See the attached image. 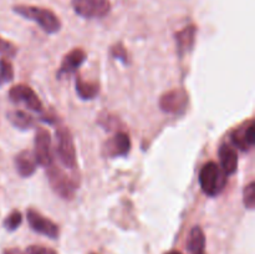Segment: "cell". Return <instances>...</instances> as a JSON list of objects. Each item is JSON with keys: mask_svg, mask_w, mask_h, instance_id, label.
Returning <instances> with one entry per match:
<instances>
[{"mask_svg": "<svg viewBox=\"0 0 255 254\" xmlns=\"http://www.w3.org/2000/svg\"><path fill=\"white\" fill-rule=\"evenodd\" d=\"M9 99L14 104H24L27 109L34 112L42 111L41 101L34 92V90L27 85L19 84L12 86L9 91Z\"/></svg>", "mask_w": 255, "mask_h": 254, "instance_id": "7", "label": "cell"}, {"mask_svg": "<svg viewBox=\"0 0 255 254\" xmlns=\"http://www.w3.org/2000/svg\"><path fill=\"white\" fill-rule=\"evenodd\" d=\"M74 11L85 19H101L111 10L110 0H71Z\"/></svg>", "mask_w": 255, "mask_h": 254, "instance_id": "5", "label": "cell"}, {"mask_svg": "<svg viewBox=\"0 0 255 254\" xmlns=\"http://www.w3.org/2000/svg\"><path fill=\"white\" fill-rule=\"evenodd\" d=\"M22 222V216L19 211H12L4 221V228L6 231L12 232L20 227Z\"/></svg>", "mask_w": 255, "mask_h": 254, "instance_id": "20", "label": "cell"}, {"mask_svg": "<svg viewBox=\"0 0 255 254\" xmlns=\"http://www.w3.org/2000/svg\"><path fill=\"white\" fill-rule=\"evenodd\" d=\"M206 248V237L201 227H193L189 233L187 249L191 254H204Z\"/></svg>", "mask_w": 255, "mask_h": 254, "instance_id": "16", "label": "cell"}, {"mask_svg": "<svg viewBox=\"0 0 255 254\" xmlns=\"http://www.w3.org/2000/svg\"><path fill=\"white\" fill-rule=\"evenodd\" d=\"M243 203L246 208L253 209L255 204V183L251 182L243 191Z\"/></svg>", "mask_w": 255, "mask_h": 254, "instance_id": "21", "label": "cell"}, {"mask_svg": "<svg viewBox=\"0 0 255 254\" xmlns=\"http://www.w3.org/2000/svg\"><path fill=\"white\" fill-rule=\"evenodd\" d=\"M16 46L12 45L11 42L6 41L2 37H0V55L6 57H12L16 55Z\"/></svg>", "mask_w": 255, "mask_h": 254, "instance_id": "22", "label": "cell"}, {"mask_svg": "<svg viewBox=\"0 0 255 254\" xmlns=\"http://www.w3.org/2000/svg\"><path fill=\"white\" fill-rule=\"evenodd\" d=\"M188 105V94L183 89H173L162 95L159 107L166 114H182Z\"/></svg>", "mask_w": 255, "mask_h": 254, "instance_id": "6", "label": "cell"}, {"mask_svg": "<svg viewBox=\"0 0 255 254\" xmlns=\"http://www.w3.org/2000/svg\"><path fill=\"white\" fill-rule=\"evenodd\" d=\"M254 121L249 120L246 124L234 129L231 134L232 142L237 148L241 151H249L254 146L255 134H254Z\"/></svg>", "mask_w": 255, "mask_h": 254, "instance_id": "10", "label": "cell"}, {"mask_svg": "<svg viewBox=\"0 0 255 254\" xmlns=\"http://www.w3.org/2000/svg\"><path fill=\"white\" fill-rule=\"evenodd\" d=\"M24 254H57L54 249L42 246H30L24 251Z\"/></svg>", "mask_w": 255, "mask_h": 254, "instance_id": "23", "label": "cell"}, {"mask_svg": "<svg viewBox=\"0 0 255 254\" xmlns=\"http://www.w3.org/2000/svg\"><path fill=\"white\" fill-rule=\"evenodd\" d=\"M196 34L197 27L194 25H188L181 31H177L174 34V39L177 42V51H178L179 56H184L188 54L194 46V41H196Z\"/></svg>", "mask_w": 255, "mask_h": 254, "instance_id": "12", "label": "cell"}, {"mask_svg": "<svg viewBox=\"0 0 255 254\" xmlns=\"http://www.w3.org/2000/svg\"><path fill=\"white\" fill-rule=\"evenodd\" d=\"M47 179L51 186L52 191L64 199H72L75 196V187L74 181L65 173L59 167H55L54 164L47 167Z\"/></svg>", "mask_w": 255, "mask_h": 254, "instance_id": "4", "label": "cell"}, {"mask_svg": "<svg viewBox=\"0 0 255 254\" xmlns=\"http://www.w3.org/2000/svg\"><path fill=\"white\" fill-rule=\"evenodd\" d=\"M56 153L60 162L66 168H74L76 164V151L72 134L67 127H60L56 132Z\"/></svg>", "mask_w": 255, "mask_h": 254, "instance_id": "3", "label": "cell"}, {"mask_svg": "<svg viewBox=\"0 0 255 254\" xmlns=\"http://www.w3.org/2000/svg\"><path fill=\"white\" fill-rule=\"evenodd\" d=\"M199 183L202 191L208 196L214 197L221 193L227 184V174L216 162H208L199 173Z\"/></svg>", "mask_w": 255, "mask_h": 254, "instance_id": "2", "label": "cell"}, {"mask_svg": "<svg viewBox=\"0 0 255 254\" xmlns=\"http://www.w3.org/2000/svg\"><path fill=\"white\" fill-rule=\"evenodd\" d=\"M12 10L20 16L36 22L47 34H56L61 29L60 19L49 9L32 5H16L12 7Z\"/></svg>", "mask_w": 255, "mask_h": 254, "instance_id": "1", "label": "cell"}, {"mask_svg": "<svg viewBox=\"0 0 255 254\" xmlns=\"http://www.w3.org/2000/svg\"><path fill=\"white\" fill-rule=\"evenodd\" d=\"M34 156L37 164L47 168L52 164L51 156V137L47 129L39 128L34 139Z\"/></svg>", "mask_w": 255, "mask_h": 254, "instance_id": "8", "label": "cell"}, {"mask_svg": "<svg viewBox=\"0 0 255 254\" xmlns=\"http://www.w3.org/2000/svg\"><path fill=\"white\" fill-rule=\"evenodd\" d=\"M129 149H131V139L126 132H117L104 144V153L107 157L126 156L128 154Z\"/></svg>", "mask_w": 255, "mask_h": 254, "instance_id": "11", "label": "cell"}, {"mask_svg": "<svg viewBox=\"0 0 255 254\" xmlns=\"http://www.w3.org/2000/svg\"><path fill=\"white\" fill-rule=\"evenodd\" d=\"M112 55L115 56V59H120L124 62L127 61V51L122 45H117V46L112 47Z\"/></svg>", "mask_w": 255, "mask_h": 254, "instance_id": "24", "label": "cell"}, {"mask_svg": "<svg viewBox=\"0 0 255 254\" xmlns=\"http://www.w3.org/2000/svg\"><path fill=\"white\" fill-rule=\"evenodd\" d=\"M14 77V69L6 59L0 60V86L10 82Z\"/></svg>", "mask_w": 255, "mask_h": 254, "instance_id": "19", "label": "cell"}, {"mask_svg": "<svg viewBox=\"0 0 255 254\" xmlns=\"http://www.w3.org/2000/svg\"><path fill=\"white\" fill-rule=\"evenodd\" d=\"M7 120H9L12 126H15L19 129H22V131L32 128L35 125V121L31 115L26 114V112L21 111V110L10 111L7 114Z\"/></svg>", "mask_w": 255, "mask_h": 254, "instance_id": "17", "label": "cell"}, {"mask_svg": "<svg viewBox=\"0 0 255 254\" xmlns=\"http://www.w3.org/2000/svg\"><path fill=\"white\" fill-rule=\"evenodd\" d=\"M76 91L81 99L92 100L99 95V85L84 81L80 76L76 79Z\"/></svg>", "mask_w": 255, "mask_h": 254, "instance_id": "18", "label": "cell"}, {"mask_svg": "<svg viewBox=\"0 0 255 254\" xmlns=\"http://www.w3.org/2000/svg\"><path fill=\"white\" fill-rule=\"evenodd\" d=\"M4 254H14V253H12L11 251H5V252H4Z\"/></svg>", "mask_w": 255, "mask_h": 254, "instance_id": "26", "label": "cell"}, {"mask_svg": "<svg viewBox=\"0 0 255 254\" xmlns=\"http://www.w3.org/2000/svg\"><path fill=\"white\" fill-rule=\"evenodd\" d=\"M167 254H182L181 252H177V251H172V252H169V253H167Z\"/></svg>", "mask_w": 255, "mask_h": 254, "instance_id": "25", "label": "cell"}, {"mask_svg": "<svg viewBox=\"0 0 255 254\" xmlns=\"http://www.w3.org/2000/svg\"><path fill=\"white\" fill-rule=\"evenodd\" d=\"M219 161H221V168L227 176L236 173L238 168V153L234 147L228 143L222 144L219 148Z\"/></svg>", "mask_w": 255, "mask_h": 254, "instance_id": "13", "label": "cell"}, {"mask_svg": "<svg viewBox=\"0 0 255 254\" xmlns=\"http://www.w3.org/2000/svg\"><path fill=\"white\" fill-rule=\"evenodd\" d=\"M26 217L31 229L36 233L46 236L51 239H56L59 237V227L51 219L46 218L34 209H29Z\"/></svg>", "mask_w": 255, "mask_h": 254, "instance_id": "9", "label": "cell"}, {"mask_svg": "<svg viewBox=\"0 0 255 254\" xmlns=\"http://www.w3.org/2000/svg\"><path fill=\"white\" fill-rule=\"evenodd\" d=\"M15 167L20 176L22 177H30L35 172L37 166L36 158H35L34 153L29 149H24V151L19 152L14 158Z\"/></svg>", "mask_w": 255, "mask_h": 254, "instance_id": "15", "label": "cell"}, {"mask_svg": "<svg viewBox=\"0 0 255 254\" xmlns=\"http://www.w3.org/2000/svg\"><path fill=\"white\" fill-rule=\"evenodd\" d=\"M85 60H86V52L82 49H80V47H76V49L67 52L64 56V59H62L59 76L62 74H71V72H75L84 64Z\"/></svg>", "mask_w": 255, "mask_h": 254, "instance_id": "14", "label": "cell"}]
</instances>
